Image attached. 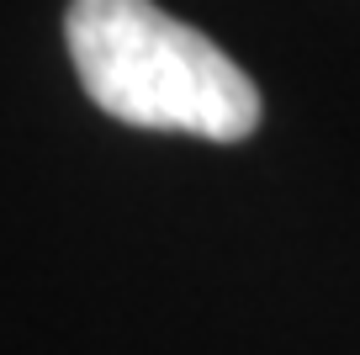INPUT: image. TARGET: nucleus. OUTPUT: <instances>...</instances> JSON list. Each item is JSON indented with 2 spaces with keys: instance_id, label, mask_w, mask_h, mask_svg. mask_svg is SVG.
<instances>
[{
  "instance_id": "f257e3e1",
  "label": "nucleus",
  "mask_w": 360,
  "mask_h": 355,
  "mask_svg": "<svg viewBox=\"0 0 360 355\" xmlns=\"http://www.w3.org/2000/svg\"><path fill=\"white\" fill-rule=\"evenodd\" d=\"M64 43L85 96L127 127L238 144L259 123L255 80L154 0H69Z\"/></svg>"
}]
</instances>
